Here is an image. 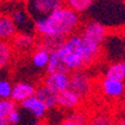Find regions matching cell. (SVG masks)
Returning a JSON list of instances; mask_svg holds the SVG:
<instances>
[{
    "instance_id": "9",
    "label": "cell",
    "mask_w": 125,
    "mask_h": 125,
    "mask_svg": "<svg viewBox=\"0 0 125 125\" xmlns=\"http://www.w3.org/2000/svg\"><path fill=\"white\" fill-rule=\"evenodd\" d=\"M35 92H36V87L32 84L26 83V82H18L15 85H12L10 99L15 102L16 104L17 103L20 104L25 99L34 96Z\"/></svg>"
},
{
    "instance_id": "14",
    "label": "cell",
    "mask_w": 125,
    "mask_h": 125,
    "mask_svg": "<svg viewBox=\"0 0 125 125\" xmlns=\"http://www.w3.org/2000/svg\"><path fill=\"white\" fill-rule=\"evenodd\" d=\"M34 96L42 102L44 106L47 108V111L57 107V95L50 92L49 89H47L45 86L39 85L38 87H36Z\"/></svg>"
},
{
    "instance_id": "26",
    "label": "cell",
    "mask_w": 125,
    "mask_h": 125,
    "mask_svg": "<svg viewBox=\"0 0 125 125\" xmlns=\"http://www.w3.org/2000/svg\"><path fill=\"white\" fill-rule=\"evenodd\" d=\"M114 125H125V115L121 117L118 121H116V122L114 123Z\"/></svg>"
},
{
    "instance_id": "5",
    "label": "cell",
    "mask_w": 125,
    "mask_h": 125,
    "mask_svg": "<svg viewBox=\"0 0 125 125\" xmlns=\"http://www.w3.org/2000/svg\"><path fill=\"white\" fill-rule=\"evenodd\" d=\"M79 36L85 42L102 47L103 42H105V38L107 37V28L99 21L89 20L83 26Z\"/></svg>"
},
{
    "instance_id": "4",
    "label": "cell",
    "mask_w": 125,
    "mask_h": 125,
    "mask_svg": "<svg viewBox=\"0 0 125 125\" xmlns=\"http://www.w3.org/2000/svg\"><path fill=\"white\" fill-rule=\"evenodd\" d=\"M27 13L34 21L46 18L52 11L64 6V1L60 0H34L26 2Z\"/></svg>"
},
{
    "instance_id": "12",
    "label": "cell",
    "mask_w": 125,
    "mask_h": 125,
    "mask_svg": "<svg viewBox=\"0 0 125 125\" xmlns=\"http://www.w3.org/2000/svg\"><path fill=\"white\" fill-rule=\"evenodd\" d=\"M18 34V29L9 15H0V42H10L11 39Z\"/></svg>"
},
{
    "instance_id": "27",
    "label": "cell",
    "mask_w": 125,
    "mask_h": 125,
    "mask_svg": "<svg viewBox=\"0 0 125 125\" xmlns=\"http://www.w3.org/2000/svg\"><path fill=\"white\" fill-rule=\"evenodd\" d=\"M0 125H10L8 123L7 118H0Z\"/></svg>"
},
{
    "instance_id": "19",
    "label": "cell",
    "mask_w": 125,
    "mask_h": 125,
    "mask_svg": "<svg viewBox=\"0 0 125 125\" xmlns=\"http://www.w3.org/2000/svg\"><path fill=\"white\" fill-rule=\"evenodd\" d=\"M12 47L10 42H0V70L9 65L12 58Z\"/></svg>"
},
{
    "instance_id": "20",
    "label": "cell",
    "mask_w": 125,
    "mask_h": 125,
    "mask_svg": "<svg viewBox=\"0 0 125 125\" xmlns=\"http://www.w3.org/2000/svg\"><path fill=\"white\" fill-rule=\"evenodd\" d=\"M50 54L46 50L35 48L34 52L31 54V62L38 68H46L49 62Z\"/></svg>"
},
{
    "instance_id": "6",
    "label": "cell",
    "mask_w": 125,
    "mask_h": 125,
    "mask_svg": "<svg viewBox=\"0 0 125 125\" xmlns=\"http://www.w3.org/2000/svg\"><path fill=\"white\" fill-rule=\"evenodd\" d=\"M42 85L57 95V94L68 89V87H69V75L62 73L47 74L42 79Z\"/></svg>"
},
{
    "instance_id": "8",
    "label": "cell",
    "mask_w": 125,
    "mask_h": 125,
    "mask_svg": "<svg viewBox=\"0 0 125 125\" xmlns=\"http://www.w3.org/2000/svg\"><path fill=\"white\" fill-rule=\"evenodd\" d=\"M37 40L35 36L28 34V32H18L12 39H11V47L12 50L21 52H28L32 48L36 47Z\"/></svg>"
},
{
    "instance_id": "25",
    "label": "cell",
    "mask_w": 125,
    "mask_h": 125,
    "mask_svg": "<svg viewBox=\"0 0 125 125\" xmlns=\"http://www.w3.org/2000/svg\"><path fill=\"white\" fill-rule=\"evenodd\" d=\"M7 121L10 125H18L21 121V114L18 111V108L13 109L12 112L7 116Z\"/></svg>"
},
{
    "instance_id": "15",
    "label": "cell",
    "mask_w": 125,
    "mask_h": 125,
    "mask_svg": "<svg viewBox=\"0 0 125 125\" xmlns=\"http://www.w3.org/2000/svg\"><path fill=\"white\" fill-rule=\"evenodd\" d=\"M104 78L111 81L125 82V62L120 60L112 62L105 70Z\"/></svg>"
},
{
    "instance_id": "7",
    "label": "cell",
    "mask_w": 125,
    "mask_h": 125,
    "mask_svg": "<svg viewBox=\"0 0 125 125\" xmlns=\"http://www.w3.org/2000/svg\"><path fill=\"white\" fill-rule=\"evenodd\" d=\"M101 89L109 99H118L125 94V82L111 81L103 78L101 82Z\"/></svg>"
},
{
    "instance_id": "23",
    "label": "cell",
    "mask_w": 125,
    "mask_h": 125,
    "mask_svg": "<svg viewBox=\"0 0 125 125\" xmlns=\"http://www.w3.org/2000/svg\"><path fill=\"white\" fill-rule=\"evenodd\" d=\"M17 108V104L11 99H0V118H7V116Z\"/></svg>"
},
{
    "instance_id": "24",
    "label": "cell",
    "mask_w": 125,
    "mask_h": 125,
    "mask_svg": "<svg viewBox=\"0 0 125 125\" xmlns=\"http://www.w3.org/2000/svg\"><path fill=\"white\" fill-rule=\"evenodd\" d=\"M12 85L6 79H0V99H10Z\"/></svg>"
},
{
    "instance_id": "22",
    "label": "cell",
    "mask_w": 125,
    "mask_h": 125,
    "mask_svg": "<svg viewBox=\"0 0 125 125\" xmlns=\"http://www.w3.org/2000/svg\"><path fill=\"white\" fill-rule=\"evenodd\" d=\"M88 125H114V118L109 113L99 112L91 117Z\"/></svg>"
},
{
    "instance_id": "28",
    "label": "cell",
    "mask_w": 125,
    "mask_h": 125,
    "mask_svg": "<svg viewBox=\"0 0 125 125\" xmlns=\"http://www.w3.org/2000/svg\"><path fill=\"white\" fill-rule=\"evenodd\" d=\"M0 6H1V1H0Z\"/></svg>"
},
{
    "instance_id": "13",
    "label": "cell",
    "mask_w": 125,
    "mask_h": 125,
    "mask_svg": "<svg viewBox=\"0 0 125 125\" xmlns=\"http://www.w3.org/2000/svg\"><path fill=\"white\" fill-rule=\"evenodd\" d=\"M20 107L25 111H27L29 114H31V116H34L37 120L44 118L47 114V108L44 106L42 102L35 96H31L29 98L25 99L23 102H21Z\"/></svg>"
},
{
    "instance_id": "21",
    "label": "cell",
    "mask_w": 125,
    "mask_h": 125,
    "mask_svg": "<svg viewBox=\"0 0 125 125\" xmlns=\"http://www.w3.org/2000/svg\"><path fill=\"white\" fill-rule=\"evenodd\" d=\"M64 2H65V6H67L69 9H72L74 12L78 15L87 11L94 5V1L92 0H67Z\"/></svg>"
},
{
    "instance_id": "16",
    "label": "cell",
    "mask_w": 125,
    "mask_h": 125,
    "mask_svg": "<svg viewBox=\"0 0 125 125\" xmlns=\"http://www.w3.org/2000/svg\"><path fill=\"white\" fill-rule=\"evenodd\" d=\"M64 39L65 38H59V37H40V39L37 40L36 48L46 50L50 54L62 45Z\"/></svg>"
},
{
    "instance_id": "18",
    "label": "cell",
    "mask_w": 125,
    "mask_h": 125,
    "mask_svg": "<svg viewBox=\"0 0 125 125\" xmlns=\"http://www.w3.org/2000/svg\"><path fill=\"white\" fill-rule=\"evenodd\" d=\"M47 74H55V73H62V74H68L69 75V72L68 69L62 65V62H60V59L58 58L56 52H50V57H49V62H48V65L46 67Z\"/></svg>"
},
{
    "instance_id": "17",
    "label": "cell",
    "mask_w": 125,
    "mask_h": 125,
    "mask_svg": "<svg viewBox=\"0 0 125 125\" xmlns=\"http://www.w3.org/2000/svg\"><path fill=\"white\" fill-rule=\"evenodd\" d=\"M10 18L12 19V21L15 22L17 29L22 27V28H29V26L31 25V18L29 17V15L23 11L22 9H19V8H16L10 12ZM34 27V25H31Z\"/></svg>"
},
{
    "instance_id": "11",
    "label": "cell",
    "mask_w": 125,
    "mask_h": 125,
    "mask_svg": "<svg viewBox=\"0 0 125 125\" xmlns=\"http://www.w3.org/2000/svg\"><path fill=\"white\" fill-rule=\"evenodd\" d=\"M81 105L82 101L69 89L57 94V107H59L60 109L72 112L81 108Z\"/></svg>"
},
{
    "instance_id": "3",
    "label": "cell",
    "mask_w": 125,
    "mask_h": 125,
    "mask_svg": "<svg viewBox=\"0 0 125 125\" xmlns=\"http://www.w3.org/2000/svg\"><path fill=\"white\" fill-rule=\"evenodd\" d=\"M72 93H74L82 102L88 98L93 91V79L86 69H79L72 72L69 74V87Z\"/></svg>"
},
{
    "instance_id": "2",
    "label": "cell",
    "mask_w": 125,
    "mask_h": 125,
    "mask_svg": "<svg viewBox=\"0 0 125 125\" xmlns=\"http://www.w3.org/2000/svg\"><path fill=\"white\" fill-rule=\"evenodd\" d=\"M55 52L69 73L85 69L84 40L79 35H72L65 38L62 45Z\"/></svg>"
},
{
    "instance_id": "1",
    "label": "cell",
    "mask_w": 125,
    "mask_h": 125,
    "mask_svg": "<svg viewBox=\"0 0 125 125\" xmlns=\"http://www.w3.org/2000/svg\"><path fill=\"white\" fill-rule=\"evenodd\" d=\"M81 23V16L65 6L52 11L48 17L34 21V29L39 37L67 38L74 35Z\"/></svg>"
},
{
    "instance_id": "10",
    "label": "cell",
    "mask_w": 125,
    "mask_h": 125,
    "mask_svg": "<svg viewBox=\"0 0 125 125\" xmlns=\"http://www.w3.org/2000/svg\"><path fill=\"white\" fill-rule=\"evenodd\" d=\"M92 114L88 111L78 108L76 111L68 112L59 122V125H88Z\"/></svg>"
}]
</instances>
